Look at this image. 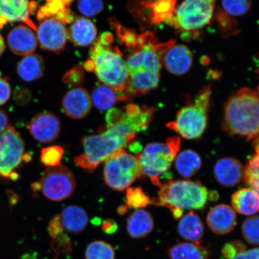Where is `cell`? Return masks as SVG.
Returning <instances> with one entry per match:
<instances>
[{
    "label": "cell",
    "instance_id": "8fae6325",
    "mask_svg": "<svg viewBox=\"0 0 259 259\" xmlns=\"http://www.w3.org/2000/svg\"><path fill=\"white\" fill-rule=\"evenodd\" d=\"M76 181L69 168L62 165L45 169L39 183L42 193L53 201L68 198L75 189Z\"/></svg>",
    "mask_w": 259,
    "mask_h": 259
},
{
    "label": "cell",
    "instance_id": "f35d334b",
    "mask_svg": "<svg viewBox=\"0 0 259 259\" xmlns=\"http://www.w3.org/2000/svg\"><path fill=\"white\" fill-rule=\"evenodd\" d=\"M246 250L244 243L241 241H234L227 243L222 249L221 254L225 259H233Z\"/></svg>",
    "mask_w": 259,
    "mask_h": 259
},
{
    "label": "cell",
    "instance_id": "6da1fadb",
    "mask_svg": "<svg viewBox=\"0 0 259 259\" xmlns=\"http://www.w3.org/2000/svg\"><path fill=\"white\" fill-rule=\"evenodd\" d=\"M145 129V122L140 114L124 111L120 120L105 132L84 138L83 153L74 157V161L87 172L92 173L111 155L124 150L136 135Z\"/></svg>",
    "mask_w": 259,
    "mask_h": 259
},
{
    "label": "cell",
    "instance_id": "2e32d148",
    "mask_svg": "<svg viewBox=\"0 0 259 259\" xmlns=\"http://www.w3.org/2000/svg\"><path fill=\"white\" fill-rule=\"evenodd\" d=\"M92 99L89 93L82 88L73 89L64 96L62 108L66 115L73 119H82L90 112Z\"/></svg>",
    "mask_w": 259,
    "mask_h": 259
},
{
    "label": "cell",
    "instance_id": "ba28073f",
    "mask_svg": "<svg viewBox=\"0 0 259 259\" xmlns=\"http://www.w3.org/2000/svg\"><path fill=\"white\" fill-rule=\"evenodd\" d=\"M142 174L138 157L124 150L116 152L105 161L104 179L107 185L113 190L128 189Z\"/></svg>",
    "mask_w": 259,
    "mask_h": 259
},
{
    "label": "cell",
    "instance_id": "bcb514c9",
    "mask_svg": "<svg viewBox=\"0 0 259 259\" xmlns=\"http://www.w3.org/2000/svg\"><path fill=\"white\" fill-rule=\"evenodd\" d=\"M253 144L255 153H256V155L259 156V135L254 139Z\"/></svg>",
    "mask_w": 259,
    "mask_h": 259
},
{
    "label": "cell",
    "instance_id": "74e56055",
    "mask_svg": "<svg viewBox=\"0 0 259 259\" xmlns=\"http://www.w3.org/2000/svg\"><path fill=\"white\" fill-rule=\"evenodd\" d=\"M232 17V16L227 14L222 9L219 10L217 14V20H218L220 30L225 35L235 33L237 24Z\"/></svg>",
    "mask_w": 259,
    "mask_h": 259
},
{
    "label": "cell",
    "instance_id": "30bf717a",
    "mask_svg": "<svg viewBox=\"0 0 259 259\" xmlns=\"http://www.w3.org/2000/svg\"><path fill=\"white\" fill-rule=\"evenodd\" d=\"M25 157V144L21 135L14 125L9 124L0 135V178L15 180L18 178L16 170Z\"/></svg>",
    "mask_w": 259,
    "mask_h": 259
},
{
    "label": "cell",
    "instance_id": "f1b7e54d",
    "mask_svg": "<svg viewBox=\"0 0 259 259\" xmlns=\"http://www.w3.org/2000/svg\"><path fill=\"white\" fill-rule=\"evenodd\" d=\"M175 166L181 177L189 178L197 173L202 166L199 154L192 150H186L177 154Z\"/></svg>",
    "mask_w": 259,
    "mask_h": 259
},
{
    "label": "cell",
    "instance_id": "f6af8a7d",
    "mask_svg": "<svg viewBox=\"0 0 259 259\" xmlns=\"http://www.w3.org/2000/svg\"><path fill=\"white\" fill-rule=\"evenodd\" d=\"M6 49V45L4 40V38L2 36V34H0V57H1Z\"/></svg>",
    "mask_w": 259,
    "mask_h": 259
},
{
    "label": "cell",
    "instance_id": "d6a6232c",
    "mask_svg": "<svg viewBox=\"0 0 259 259\" xmlns=\"http://www.w3.org/2000/svg\"><path fill=\"white\" fill-rule=\"evenodd\" d=\"M243 238L248 244L259 245V215H252L242 223Z\"/></svg>",
    "mask_w": 259,
    "mask_h": 259
},
{
    "label": "cell",
    "instance_id": "7dc6e473",
    "mask_svg": "<svg viewBox=\"0 0 259 259\" xmlns=\"http://www.w3.org/2000/svg\"><path fill=\"white\" fill-rule=\"evenodd\" d=\"M127 206L125 205H122L121 206H119L118 209V212L119 213V214L123 215L124 214V213L127 211L128 210Z\"/></svg>",
    "mask_w": 259,
    "mask_h": 259
},
{
    "label": "cell",
    "instance_id": "8992f818",
    "mask_svg": "<svg viewBox=\"0 0 259 259\" xmlns=\"http://www.w3.org/2000/svg\"><path fill=\"white\" fill-rule=\"evenodd\" d=\"M210 95V86L204 87L194 102L180 109L176 119L168 123L167 127L189 140L201 137L208 124Z\"/></svg>",
    "mask_w": 259,
    "mask_h": 259
},
{
    "label": "cell",
    "instance_id": "4dcf8cb0",
    "mask_svg": "<svg viewBox=\"0 0 259 259\" xmlns=\"http://www.w3.org/2000/svg\"><path fill=\"white\" fill-rule=\"evenodd\" d=\"M243 180L246 186L259 197V156L250 158L244 168Z\"/></svg>",
    "mask_w": 259,
    "mask_h": 259
},
{
    "label": "cell",
    "instance_id": "9a60e30c",
    "mask_svg": "<svg viewBox=\"0 0 259 259\" xmlns=\"http://www.w3.org/2000/svg\"><path fill=\"white\" fill-rule=\"evenodd\" d=\"M7 42L12 53L20 56L33 54L38 45L34 30L23 24L16 25L9 31Z\"/></svg>",
    "mask_w": 259,
    "mask_h": 259
},
{
    "label": "cell",
    "instance_id": "cb8c5ba5",
    "mask_svg": "<svg viewBox=\"0 0 259 259\" xmlns=\"http://www.w3.org/2000/svg\"><path fill=\"white\" fill-rule=\"evenodd\" d=\"M60 215L63 228L72 234H79L88 225L89 217L85 210L79 206H67Z\"/></svg>",
    "mask_w": 259,
    "mask_h": 259
},
{
    "label": "cell",
    "instance_id": "8d00e7d4",
    "mask_svg": "<svg viewBox=\"0 0 259 259\" xmlns=\"http://www.w3.org/2000/svg\"><path fill=\"white\" fill-rule=\"evenodd\" d=\"M77 9L83 15L93 17L101 12L104 9V3L99 0H85L77 3Z\"/></svg>",
    "mask_w": 259,
    "mask_h": 259
},
{
    "label": "cell",
    "instance_id": "d6986e66",
    "mask_svg": "<svg viewBox=\"0 0 259 259\" xmlns=\"http://www.w3.org/2000/svg\"><path fill=\"white\" fill-rule=\"evenodd\" d=\"M244 168L241 162L235 158H221L213 167V175L217 181L226 187H234L243 179Z\"/></svg>",
    "mask_w": 259,
    "mask_h": 259
},
{
    "label": "cell",
    "instance_id": "5bb4252c",
    "mask_svg": "<svg viewBox=\"0 0 259 259\" xmlns=\"http://www.w3.org/2000/svg\"><path fill=\"white\" fill-rule=\"evenodd\" d=\"M29 132L35 140L47 144L56 140L61 131L60 119L53 113H38L27 125Z\"/></svg>",
    "mask_w": 259,
    "mask_h": 259
},
{
    "label": "cell",
    "instance_id": "e575fe53",
    "mask_svg": "<svg viewBox=\"0 0 259 259\" xmlns=\"http://www.w3.org/2000/svg\"><path fill=\"white\" fill-rule=\"evenodd\" d=\"M63 154V148L60 146H51L45 148L41 151L40 161L48 167H56L60 163Z\"/></svg>",
    "mask_w": 259,
    "mask_h": 259
},
{
    "label": "cell",
    "instance_id": "b9f144b4",
    "mask_svg": "<svg viewBox=\"0 0 259 259\" xmlns=\"http://www.w3.org/2000/svg\"><path fill=\"white\" fill-rule=\"evenodd\" d=\"M233 259H259V247L245 250Z\"/></svg>",
    "mask_w": 259,
    "mask_h": 259
},
{
    "label": "cell",
    "instance_id": "836d02e7",
    "mask_svg": "<svg viewBox=\"0 0 259 259\" xmlns=\"http://www.w3.org/2000/svg\"><path fill=\"white\" fill-rule=\"evenodd\" d=\"M126 198L128 208H144L151 203L150 197L146 195L140 187L128 188Z\"/></svg>",
    "mask_w": 259,
    "mask_h": 259
},
{
    "label": "cell",
    "instance_id": "ab89813d",
    "mask_svg": "<svg viewBox=\"0 0 259 259\" xmlns=\"http://www.w3.org/2000/svg\"><path fill=\"white\" fill-rule=\"evenodd\" d=\"M63 227L61 224L60 215L54 216L49 224L48 233L53 239H56L63 234Z\"/></svg>",
    "mask_w": 259,
    "mask_h": 259
},
{
    "label": "cell",
    "instance_id": "4316f807",
    "mask_svg": "<svg viewBox=\"0 0 259 259\" xmlns=\"http://www.w3.org/2000/svg\"><path fill=\"white\" fill-rule=\"evenodd\" d=\"M142 3L150 10V20L152 24L159 25L164 22L172 26L177 1L163 0Z\"/></svg>",
    "mask_w": 259,
    "mask_h": 259
},
{
    "label": "cell",
    "instance_id": "603a6c76",
    "mask_svg": "<svg viewBox=\"0 0 259 259\" xmlns=\"http://www.w3.org/2000/svg\"><path fill=\"white\" fill-rule=\"evenodd\" d=\"M70 1H48L44 6L37 10L36 18L38 21L55 18L63 24L72 23L74 16L69 7Z\"/></svg>",
    "mask_w": 259,
    "mask_h": 259
},
{
    "label": "cell",
    "instance_id": "ac0fdd59",
    "mask_svg": "<svg viewBox=\"0 0 259 259\" xmlns=\"http://www.w3.org/2000/svg\"><path fill=\"white\" fill-rule=\"evenodd\" d=\"M162 64L168 72L175 75H183L189 72L193 64V55L183 45H174L164 53Z\"/></svg>",
    "mask_w": 259,
    "mask_h": 259
},
{
    "label": "cell",
    "instance_id": "4fadbf2b",
    "mask_svg": "<svg viewBox=\"0 0 259 259\" xmlns=\"http://www.w3.org/2000/svg\"><path fill=\"white\" fill-rule=\"evenodd\" d=\"M36 31L37 40L41 48L53 53L62 51L69 37L64 24L55 18L41 21Z\"/></svg>",
    "mask_w": 259,
    "mask_h": 259
},
{
    "label": "cell",
    "instance_id": "277c9868",
    "mask_svg": "<svg viewBox=\"0 0 259 259\" xmlns=\"http://www.w3.org/2000/svg\"><path fill=\"white\" fill-rule=\"evenodd\" d=\"M223 128L231 136L254 139L259 135V94L245 87L227 102Z\"/></svg>",
    "mask_w": 259,
    "mask_h": 259
},
{
    "label": "cell",
    "instance_id": "7bdbcfd3",
    "mask_svg": "<svg viewBox=\"0 0 259 259\" xmlns=\"http://www.w3.org/2000/svg\"><path fill=\"white\" fill-rule=\"evenodd\" d=\"M102 228L106 234L111 235L114 234L116 231L118 229V225L114 220L108 219L103 222Z\"/></svg>",
    "mask_w": 259,
    "mask_h": 259
},
{
    "label": "cell",
    "instance_id": "7a4b0ae2",
    "mask_svg": "<svg viewBox=\"0 0 259 259\" xmlns=\"http://www.w3.org/2000/svg\"><path fill=\"white\" fill-rule=\"evenodd\" d=\"M176 44V40L161 43L153 32L138 36L126 62L128 73L129 96L150 92L158 85L160 77L162 58L167 50Z\"/></svg>",
    "mask_w": 259,
    "mask_h": 259
},
{
    "label": "cell",
    "instance_id": "7c38bea8",
    "mask_svg": "<svg viewBox=\"0 0 259 259\" xmlns=\"http://www.w3.org/2000/svg\"><path fill=\"white\" fill-rule=\"evenodd\" d=\"M37 8V3L27 0H0V29L12 22H23L34 31L36 26L30 16Z\"/></svg>",
    "mask_w": 259,
    "mask_h": 259
},
{
    "label": "cell",
    "instance_id": "44dd1931",
    "mask_svg": "<svg viewBox=\"0 0 259 259\" xmlns=\"http://www.w3.org/2000/svg\"><path fill=\"white\" fill-rule=\"evenodd\" d=\"M69 36L73 43L79 47L89 46L95 40L97 29L90 19L77 17L74 19L70 28Z\"/></svg>",
    "mask_w": 259,
    "mask_h": 259
},
{
    "label": "cell",
    "instance_id": "f546056e",
    "mask_svg": "<svg viewBox=\"0 0 259 259\" xmlns=\"http://www.w3.org/2000/svg\"><path fill=\"white\" fill-rule=\"evenodd\" d=\"M115 90L106 85L97 86L92 93V102L96 108L101 111H107L111 108L116 102L126 99L128 96L120 95Z\"/></svg>",
    "mask_w": 259,
    "mask_h": 259
},
{
    "label": "cell",
    "instance_id": "484cf974",
    "mask_svg": "<svg viewBox=\"0 0 259 259\" xmlns=\"http://www.w3.org/2000/svg\"><path fill=\"white\" fill-rule=\"evenodd\" d=\"M153 228V217L145 210H135L127 220V232L133 238H144L150 234Z\"/></svg>",
    "mask_w": 259,
    "mask_h": 259
},
{
    "label": "cell",
    "instance_id": "ffe728a7",
    "mask_svg": "<svg viewBox=\"0 0 259 259\" xmlns=\"http://www.w3.org/2000/svg\"><path fill=\"white\" fill-rule=\"evenodd\" d=\"M178 232L186 240L200 244L203 237L205 228L199 215L193 211H190L180 220Z\"/></svg>",
    "mask_w": 259,
    "mask_h": 259
},
{
    "label": "cell",
    "instance_id": "7402d4cb",
    "mask_svg": "<svg viewBox=\"0 0 259 259\" xmlns=\"http://www.w3.org/2000/svg\"><path fill=\"white\" fill-rule=\"evenodd\" d=\"M232 207L235 212L240 214L254 215L259 211V197L249 188H243L232 194Z\"/></svg>",
    "mask_w": 259,
    "mask_h": 259
},
{
    "label": "cell",
    "instance_id": "83f0119b",
    "mask_svg": "<svg viewBox=\"0 0 259 259\" xmlns=\"http://www.w3.org/2000/svg\"><path fill=\"white\" fill-rule=\"evenodd\" d=\"M170 259H209L208 248L197 243L179 242L168 250Z\"/></svg>",
    "mask_w": 259,
    "mask_h": 259
},
{
    "label": "cell",
    "instance_id": "d4e9b609",
    "mask_svg": "<svg viewBox=\"0 0 259 259\" xmlns=\"http://www.w3.org/2000/svg\"><path fill=\"white\" fill-rule=\"evenodd\" d=\"M16 70L19 76L25 82L39 79L45 72L43 58L36 54L24 56L18 63Z\"/></svg>",
    "mask_w": 259,
    "mask_h": 259
},
{
    "label": "cell",
    "instance_id": "d590c367",
    "mask_svg": "<svg viewBox=\"0 0 259 259\" xmlns=\"http://www.w3.org/2000/svg\"><path fill=\"white\" fill-rule=\"evenodd\" d=\"M222 9L232 17L244 15L251 7L250 1H223Z\"/></svg>",
    "mask_w": 259,
    "mask_h": 259
},
{
    "label": "cell",
    "instance_id": "e0dca14e",
    "mask_svg": "<svg viewBox=\"0 0 259 259\" xmlns=\"http://www.w3.org/2000/svg\"><path fill=\"white\" fill-rule=\"evenodd\" d=\"M206 223L214 234H228L236 225V212L231 206L219 204L210 209L206 216Z\"/></svg>",
    "mask_w": 259,
    "mask_h": 259
},
{
    "label": "cell",
    "instance_id": "c3c4849f",
    "mask_svg": "<svg viewBox=\"0 0 259 259\" xmlns=\"http://www.w3.org/2000/svg\"><path fill=\"white\" fill-rule=\"evenodd\" d=\"M257 59H258V61H257V68H256V69H255V73H256L257 74V76L259 77V55L258 56Z\"/></svg>",
    "mask_w": 259,
    "mask_h": 259
},
{
    "label": "cell",
    "instance_id": "3957f363",
    "mask_svg": "<svg viewBox=\"0 0 259 259\" xmlns=\"http://www.w3.org/2000/svg\"><path fill=\"white\" fill-rule=\"evenodd\" d=\"M218 198V192L209 190L199 181L171 180L162 185L158 196L151 202L170 209L177 220L184 215V210L202 209Z\"/></svg>",
    "mask_w": 259,
    "mask_h": 259
},
{
    "label": "cell",
    "instance_id": "1f68e13d",
    "mask_svg": "<svg viewBox=\"0 0 259 259\" xmlns=\"http://www.w3.org/2000/svg\"><path fill=\"white\" fill-rule=\"evenodd\" d=\"M85 257L86 259H115L114 249L104 241H94L87 247Z\"/></svg>",
    "mask_w": 259,
    "mask_h": 259
},
{
    "label": "cell",
    "instance_id": "5b68a950",
    "mask_svg": "<svg viewBox=\"0 0 259 259\" xmlns=\"http://www.w3.org/2000/svg\"><path fill=\"white\" fill-rule=\"evenodd\" d=\"M99 39L91 49L90 60L85 68L94 71L104 83L117 92H125L128 85V73L125 61L117 48Z\"/></svg>",
    "mask_w": 259,
    "mask_h": 259
},
{
    "label": "cell",
    "instance_id": "9c48e42d",
    "mask_svg": "<svg viewBox=\"0 0 259 259\" xmlns=\"http://www.w3.org/2000/svg\"><path fill=\"white\" fill-rule=\"evenodd\" d=\"M215 6V1L189 0L181 3L175 12L173 27L178 33H197L210 23Z\"/></svg>",
    "mask_w": 259,
    "mask_h": 259
},
{
    "label": "cell",
    "instance_id": "52a82bcc",
    "mask_svg": "<svg viewBox=\"0 0 259 259\" xmlns=\"http://www.w3.org/2000/svg\"><path fill=\"white\" fill-rule=\"evenodd\" d=\"M180 139L170 137L165 143L154 142L148 144L137 157L143 173L150 178L155 186H162L161 178L176 160L180 147Z\"/></svg>",
    "mask_w": 259,
    "mask_h": 259
},
{
    "label": "cell",
    "instance_id": "60d3db41",
    "mask_svg": "<svg viewBox=\"0 0 259 259\" xmlns=\"http://www.w3.org/2000/svg\"><path fill=\"white\" fill-rule=\"evenodd\" d=\"M11 87L6 78L0 77V106L5 104L11 97Z\"/></svg>",
    "mask_w": 259,
    "mask_h": 259
},
{
    "label": "cell",
    "instance_id": "ee69618b",
    "mask_svg": "<svg viewBox=\"0 0 259 259\" xmlns=\"http://www.w3.org/2000/svg\"><path fill=\"white\" fill-rule=\"evenodd\" d=\"M9 125L8 114L4 110L0 108V135L8 128Z\"/></svg>",
    "mask_w": 259,
    "mask_h": 259
},
{
    "label": "cell",
    "instance_id": "681fc988",
    "mask_svg": "<svg viewBox=\"0 0 259 259\" xmlns=\"http://www.w3.org/2000/svg\"><path fill=\"white\" fill-rule=\"evenodd\" d=\"M258 93L259 94V86H258Z\"/></svg>",
    "mask_w": 259,
    "mask_h": 259
}]
</instances>
